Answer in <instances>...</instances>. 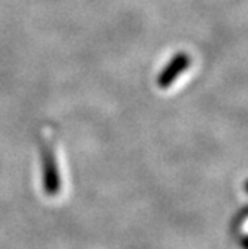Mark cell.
Returning <instances> with one entry per match:
<instances>
[{
    "mask_svg": "<svg viewBox=\"0 0 248 249\" xmlns=\"http://www.w3.org/2000/svg\"><path fill=\"white\" fill-rule=\"evenodd\" d=\"M43 163V188H47L48 194H56L60 188V175L56 163V157L51 149L43 148L42 151Z\"/></svg>",
    "mask_w": 248,
    "mask_h": 249,
    "instance_id": "obj_1",
    "label": "cell"
},
{
    "mask_svg": "<svg viewBox=\"0 0 248 249\" xmlns=\"http://www.w3.org/2000/svg\"><path fill=\"white\" fill-rule=\"evenodd\" d=\"M189 64H190V58L187 57V54H184V53L176 54L171 60V63L162 71V73L159 76V81H157V82H159V87L160 88L171 87V84L187 69Z\"/></svg>",
    "mask_w": 248,
    "mask_h": 249,
    "instance_id": "obj_2",
    "label": "cell"
}]
</instances>
